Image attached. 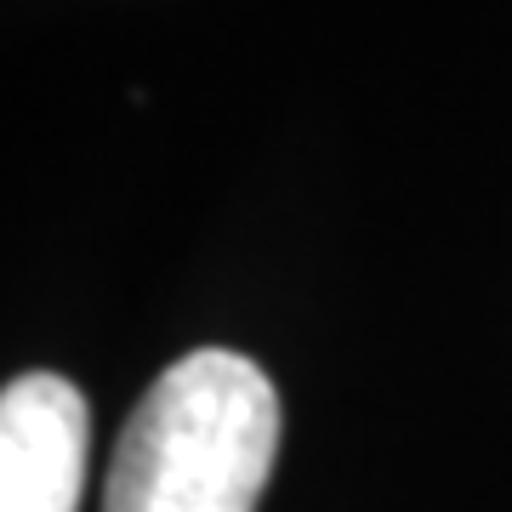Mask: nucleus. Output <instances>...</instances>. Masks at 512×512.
<instances>
[{
    "instance_id": "obj_1",
    "label": "nucleus",
    "mask_w": 512,
    "mask_h": 512,
    "mask_svg": "<svg viewBox=\"0 0 512 512\" xmlns=\"http://www.w3.org/2000/svg\"><path fill=\"white\" fill-rule=\"evenodd\" d=\"M279 456V393L256 359L200 348L131 410L103 512H256Z\"/></svg>"
},
{
    "instance_id": "obj_2",
    "label": "nucleus",
    "mask_w": 512,
    "mask_h": 512,
    "mask_svg": "<svg viewBox=\"0 0 512 512\" xmlns=\"http://www.w3.org/2000/svg\"><path fill=\"white\" fill-rule=\"evenodd\" d=\"M92 410L80 387L29 370L0 387V512H80Z\"/></svg>"
}]
</instances>
